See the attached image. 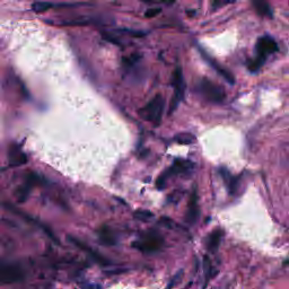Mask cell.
<instances>
[{
	"label": "cell",
	"mask_w": 289,
	"mask_h": 289,
	"mask_svg": "<svg viewBox=\"0 0 289 289\" xmlns=\"http://www.w3.org/2000/svg\"><path fill=\"white\" fill-rule=\"evenodd\" d=\"M164 111V99L158 94L154 99H152L148 104L138 111L141 119H144L145 121H148L158 126L162 121Z\"/></svg>",
	"instance_id": "cell-1"
},
{
	"label": "cell",
	"mask_w": 289,
	"mask_h": 289,
	"mask_svg": "<svg viewBox=\"0 0 289 289\" xmlns=\"http://www.w3.org/2000/svg\"><path fill=\"white\" fill-rule=\"evenodd\" d=\"M163 239L160 234L155 232H149V233L141 236V239L132 243V246L143 253H154L160 251L163 246Z\"/></svg>",
	"instance_id": "cell-2"
},
{
	"label": "cell",
	"mask_w": 289,
	"mask_h": 289,
	"mask_svg": "<svg viewBox=\"0 0 289 289\" xmlns=\"http://www.w3.org/2000/svg\"><path fill=\"white\" fill-rule=\"evenodd\" d=\"M195 167V164L186 161V160H175L173 165L169 167L166 172H164L160 178L157 179L156 185L158 189H164L166 185V181L173 177V175H178V174H185L191 172L192 169Z\"/></svg>",
	"instance_id": "cell-3"
},
{
	"label": "cell",
	"mask_w": 289,
	"mask_h": 289,
	"mask_svg": "<svg viewBox=\"0 0 289 289\" xmlns=\"http://www.w3.org/2000/svg\"><path fill=\"white\" fill-rule=\"evenodd\" d=\"M199 92L207 101L211 103H222L226 98V93L222 86L208 79H201L199 83Z\"/></svg>",
	"instance_id": "cell-4"
},
{
	"label": "cell",
	"mask_w": 289,
	"mask_h": 289,
	"mask_svg": "<svg viewBox=\"0 0 289 289\" xmlns=\"http://www.w3.org/2000/svg\"><path fill=\"white\" fill-rule=\"evenodd\" d=\"M172 85L174 87V94L171 100V105H169V113H172L178 109L180 102L184 98V92H185V82H184V76L182 68L178 67L177 69L173 72V79H172Z\"/></svg>",
	"instance_id": "cell-5"
},
{
	"label": "cell",
	"mask_w": 289,
	"mask_h": 289,
	"mask_svg": "<svg viewBox=\"0 0 289 289\" xmlns=\"http://www.w3.org/2000/svg\"><path fill=\"white\" fill-rule=\"evenodd\" d=\"M277 50H278V45L273 37L269 35L261 36L257 42V59L264 62L267 56L277 52Z\"/></svg>",
	"instance_id": "cell-6"
},
{
	"label": "cell",
	"mask_w": 289,
	"mask_h": 289,
	"mask_svg": "<svg viewBox=\"0 0 289 289\" xmlns=\"http://www.w3.org/2000/svg\"><path fill=\"white\" fill-rule=\"evenodd\" d=\"M23 270L17 265H2L0 267V286L9 285L23 279Z\"/></svg>",
	"instance_id": "cell-7"
},
{
	"label": "cell",
	"mask_w": 289,
	"mask_h": 289,
	"mask_svg": "<svg viewBox=\"0 0 289 289\" xmlns=\"http://www.w3.org/2000/svg\"><path fill=\"white\" fill-rule=\"evenodd\" d=\"M199 51H200V53L202 54V56L203 58H205V60L208 62L209 65H210L215 70H216L220 76H222L223 78H225L226 79V82H228L229 84H232L233 85L234 83H235V78H234V76L232 75V72L230 71H228L227 69H226V68H224L222 65H219L218 62L216 61V60H214L210 55L209 54H207L205 51H203L201 48H199Z\"/></svg>",
	"instance_id": "cell-8"
},
{
	"label": "cell",
	"mask_w": 289,
	"mask_h": 289,
	"mask_svg": "<svg viewBox=\"0 0 289 289\" xmlns=\"http://www.w3.org/2000/svg\"><path fill=\"white\" fill-rule=\"evenodd\" d=\"M8 158H9V164L10 166H21L24 165L27 162V156L25 155V152L23 151L21 148V146L18 145H11L9 151H8Z\"/></svg>",
	"instance_id": "cell-9"
},
{
	"label": "cell",
	"mask_w": 289,
	"mask_h": 289,
	"mask_svg": "<svg viewBox=\"0 0 289 289\" xmlns=\"http://www.w3.org/2000/svg\"><path fill=\"white\" fill-rule=\"evenodd\" d=\"M198 217H199V206H198V198L197 194L194 192L192 195L190 202H189V208H188V214H186V220L190 224H195L197 222Z\"/></svg>",
	"instance_id": "cell-10"
},
{
	"label": "cell",
	"mask_w": 289,
	"mask_h": 289,
	"mask_svg": "<svg viewBox=\"0 0 289 289\" xmlns=\"http://www.w3.org/2000/svg\"><path fill=\"white\" fill-rule=\"evenodd\" d=\"M73 244H75L76 246H78L79 248H82V250H84V251H86L90 257H92L94 260H96V261H98L100 264H102V265H107V264H110V261H107V260L105 259V258H103L101 256V254H99L98 252H95L94 250H92V248H89L88 246H86L85 245V243H82V242H79L78 240H76V239H69Z\"/></svg>",
	"instance_id": "cell-11"
},
{
	"label": "cell",
	"mask_w": 289,
	"mask_h": 289,
	"mask_svg": "<svg viewBox=\"0 0 289 289\" xmlns=\"http://www.w3.org/2000/svg\"><path fill=\"white\" fill-rule=\"evenodd\" d=\"M222 237H223V232L220 229H215L213 233L209 235L208 242H207V248L211 253L217 252L219 244H220V241H222Z\"/></svg>",
	"instance_id": "cell-12"
},
{
	"label": "cell",
	"mask_w": 289,
	"mask_h": 289,
	"mask_svg": "<svg viewBox=\"0 0 289 289\" xmlns=\"http://www.w3.org/2000/svg\"><path fill=\"white\" fill-rule=\"evenodd\" d=\"M253 6L261 16L268 17V18H271V17H273L274 11H273V8L270 7V5L267 0H254Z\"/></svg>",
	"instance_id": "cell-13"
},
{
	"label": "cell",
	"mask_w": 289,
	"mask_h": 289,
	"mask_svg": "<svg viewBox=\"0 0 289 289\" xmlns=\"http://www.w3.org/2000/svg\"><path fill=\"white\" fill-rule=\"evenodd\" d=\"M220 174H222V177L225 181V183L227 184L228 186V190H229V194L234 195L235 192L237 191V188H239V180L236 178H234L233 175H232L227 169L222 168L220 169Z\"/></svg>",
	"instance_id": "cell-14"
},
{
	"label": "cell",
	"mask_w": 289,
	"mask_h": 289,
	"mask_svg": "<svg viewBox=\"0 0 289 289\" xmlns=\"http://www.w3.org/2000/svg\"><path fill=\"white\" fill-rule=\"evenodd\" d=\"M100 241L102 243H104L105 245H114L115 244V237L113 236V234L111 233V230L106 227H103L100 230Z\"/></svg>",
	"instance_id": "cell-15"
},
{
	"label": "cell",
	"mask_w": 289,
	"mask_h": 289,
	"mask_svg": "<svg viewBox=\"0 0 289 289\" xmlns=\"http://www.w3.org/2000/svg\"><path fill=\"white\" fill-rule=\"evenodd\" d=\"M174 140L177 141L178 144H181V145H190V144L195 143L196 138H195L194 134H191L189 132H181V133L175 136Z\"/></svg>",
	"instance_id": "cell-16"
},
{
	"label": "cell",
	"mask_w": 289,
	"mask_h": 289,
	"mask_svg": "<svg viewBox=\"0 0 289 289\" xmlns=\"http://www.w3.org/2000/svg\"><path fill=\"white\" fill-rule=\"evenodd\" d=\"M52 7H54L53 4L45 3V2L34 3V4L32 5V8H33L34 11H35V13H44V11H47V10L51 9Z\"/></svg>",
	"instance_id": "cell-17"
},
{
	"label": "cell",
	"mask_w": 289,
	"mask_h": 289,
	"mask_svg": "<svg viewBox=\"0 0 289 289\" xmlns=\"http://www.w3.org/2000/svg\"><path fill=\"white\" fill-rule=\"evenodd\" d=\"M133 215H134V218H137V219L141 220V222H145V223H148L152 218H154V214L148 210H137Z\"/></svg>",
	"instance_id": "cell-18"
},
{
	"label": "cell",
	"mask_w": 289,
	"mask_h": 289,
	"mask_svg": "<svg viewBox=\"0 0 289 289\" xmlns=\"http://www.w3.org/2000/svg\"><path fill=\"white\" fill-rule=\"evenodd\" d=\"M160 223L163 224V226H165L166 228H169V229L175 228V226H177V224H175L172 219H169V218H167V217H163V218L160 220Z\"/></svg>",
	"instance_id": "cell-19"
},
{
	"label": "cell",
	"mask_w": 289,
	"mask_h": 289,
	"mask_svg": "<svg viewBox=\"0 0 289 289\" xmlns=\"http://www.w3.org/2000/svg\"><path fill=\"white\" fill-rule=\"evenodd\" d=\"M235 0H214L213 3V7L214 8H220L223 7V6L230 4V3H234Z\"/></svg>",
	"instance_id": "cell-20"
},
{
	"label": "cell",
	"mask_w": 289,
	"mask_h": 289,
	"mask_svg": "<svg viewBox=\"0 0 289 289\" xmlns=\"http://www.w3.org/2000/svg\"><path fill=\"white\" fill-rule=\"evenodd\" d=\"M160 13H161V8H150L148 10H146L145 17H147V18H152V17L157 16Z\"/></svg>",
	"instance_id": "cell-21"
},
{
	"label": "cell",
	"mask_w": 289,
	"mask_h": 289,
	"mask_svg": "<svg viewBox=\"0 0 289 289\" xmlns=\"http://www.w3.org/2000/svg\"><path fill=\"white\" fill-rule=\"evenodd\" d=\"M144 2H164L166 4H173L175 0H144Z\"/></svg>",
	"instance_id": "cell-22"
}]
</instances>
